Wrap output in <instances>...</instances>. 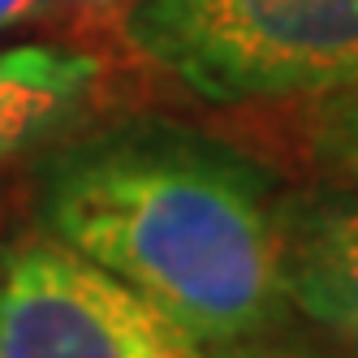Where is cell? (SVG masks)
Segmentation results:
<instances>
[{"instance_id":"5b68a950","label":"cell","mask_w":358,"mask_h":358,"mask_svg":"<svg viewBox=\"0 0 358 358\" xmlns=\"http://www.w3.org/2000/svg\"><path fill=\"white\" fill-rule=\"evenodd\" d=\"M276 229L289 311L358 358V190L324 182L280 190Z\"/></svg>"},{"instance_id":"ba28073f","label":"cell","mask_w":358,"mask_h":358,"mask_svg":"<svg viewBox=\"0 0 358 358\" xmlns=\"http://www.w3.org/2000/svg\"><path fill=\"white\" fill-rule=\"evenodd\" d=\"M57 22V0H0V35Z\"/></svg>"},{"instance_id":"6da1fadb","label":"cell","mask_w":358,"mask_h":358,"mask_svg":"<svg viewBox=\"0 0 358 358\" xmlns=\"http://www.w3.org/2000/svg\"><path fill=\"white\" fill-rule=\"evenodd\" d=\"M35 160V224L212 354L268 337L289 315L280 177L246 147L173 117H121L83 125Z\"/></svg>"},{"instance_id":"7a4b0ae2","label":"cell","mask_w":358,"mask_h":358,"mask_svg":"<svg viewBox=\"0 0 358 358\" xmlns=\"http://www.w3.org/2000/svg\"><path fill=\"white\" fill-rule=\"evenodd\" d=\"M113 39L212 108H285L358 83V0H134Z\"/></svg>"},{"instance_id":"8992f818","label":"cell","mask_w":358,"mask_h":358,"mask_svg":"<svg viewBox=\"0 0 358 358\" xmlns=\"http://www.w3.org/2000/svg\"><path fill=\"white\" fill-rule=\"evenodd\" d=\"M285 134L315 182L358 190V83L285 104Z\"/></svg>"},{"instance_id":"9c48e42d","label":"cell","mask_w":358,"mask_h":358,"mask_svg":"<svg viewBox=\"0 0 358 358\" xmlns=\"http://www.w3.org/2000/svg\"><path fill=\"white\" fill-rule=\"evenodd\" d=\"M212 358H311L294 345H276L268 337H255V341H242V345H229V350H216Z\"/></svg>"},{"instance_id":"52a82bcc","label":"cell","mask_w":358,"mask_h":358,"mask_svg":"<svg viewBox=\"0 0 358 358\" xmlns=\"http://www.w3.org/2000/svg\"><path fill=\"white\" fill-rule=\"evenodd\" d=\"M130 5L134 0H57V17L87 35H113Z\"/></svg>"},{"instance_id":"277c9868","label":"cell","mask_w":358,"mask_h":358,"mask_svg":"<svg viewBox=\"0 0 358 358\" xmlns=\"http://www.w3.org/2000/svg\"><path fill=\"white\" fill-rule=\"evenodd\" d=\"M117 61L95 43L27 39L0 48V169L91 125L117 95Z\"/></svg>"},{"instance_id":"3957f363","label":"cell","mask_w":358,"mask_h":358,"mask_svg":"<svg viewBox=\"0 0 358 358\" xmlns=\"http://www.w3.org/2000/svg\"><path fill=\"white\" fill-rule=\"evenodd\" d=\"M0 358H212L156 302L43 234L0 242Z\"/></svg>"}]
</instances>
